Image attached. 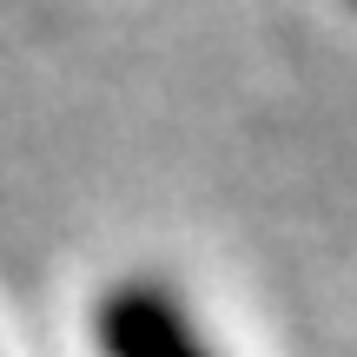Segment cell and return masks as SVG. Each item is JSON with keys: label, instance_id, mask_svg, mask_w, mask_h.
<instances>
[{"label": "cell", "instance_id": "1", "mask_svg": "<svg viewBox=\"0 0 357 357\" xmlns=\"http://www.w3.org/2000/svg\"><path fill=\"white\" fill-rule=\"evenodd\" d=\"M93 331H100L106 357H212L205 337L192 331V318L159 284H113V291L100 298Z\"/></svg>", "mask_w": 357, "mask_h": 357}]
</instances>
